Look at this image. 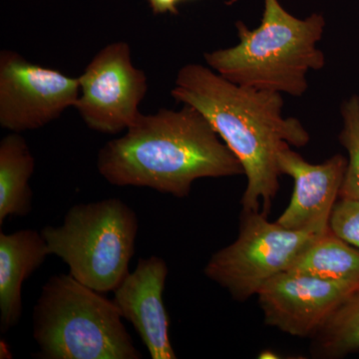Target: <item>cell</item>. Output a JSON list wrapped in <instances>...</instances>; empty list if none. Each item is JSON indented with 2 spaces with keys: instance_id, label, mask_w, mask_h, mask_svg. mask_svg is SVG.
<instances>
[{
  "instance_id": "9a60e30c",
  "label": "cell",
  "mask_w": 359,
  "mask_h": 359,
  "mask_svg": "<svg viewBox=\"0 0 359 359\" xmlns=\"http://www.w3.org/2000/svg\"><path fill=\"white\" fill-rule=\"evenodd\" d=\"M316 335L323 355L337 358L359 349V287Z\"/></svg>"
},
{
  "instance_id": "ba28073f",
  "label": "cell",
  "mask_w": 359,
  "mask_h": 359,
  "mask_svg": "<svg viewBox=\"0 0 359 359\" xmlns=\"http://www.w3.org/2000/svg\"><path fill=\"white\" fill-rule=\"evenodd\" d=\"M79 79L0 52V125L14 133L41 128L75 107Z\"/></svg>"
},
{
  "instance_id": "5bb4252c",
  "label": "cell",
  "mask_w": 359,
  "mask_h": 359,
  "mask_svg": "<svg viewBox=\"0 0 359 359\" xmlns=\"http://www.w3.org/2000/svg\"><path fill=\"white\" fill-rule=\"evenodd\" d=\"M287 271L359 283V249L328 230Z\"/></svg>"
},
{
  "instance_id": "7c38bea8",
  "label": "cell",
  "mask_w": 359,
  "mask_h": 359,
  "mask_svg": "<svg viewBox=\"0 0 359 359\" xmlns=\"http://www.w3.org/2000/svg\"><path fill=\"white\" fill-rule=\"evenodd\" d=\"M41 233L21 230L0 233V325L6 332L22 314V285L49 256Z\"/></svg>"
},
{
  "instance_id": "4fadbf2b",
  "label": "cell",
  "mask_w": 359,
  "mask_h": 359,
  "mask_svg": "<svg viewBox=\"0 0 359 359\" xmlns=\"http://www.w3.org/2000/svg\"><path fill=\"white\" fill-rule=\"evenodd\" d=\"M35 160L20 133L7 135L0 142V224L7 217L27 216L32 210L29 181Z\"/></svg>"
},
{
  "instance_id": "ac0fdd59",
  "label": "cell",
  "mask_w": 359,
  "mask_h": 359,
  "mask_svg": "<svg viewBox=\"0 0 359 359\" xmlns=\"http://www.w3.org/2000/svg\"><path fill=\"white\" fill-rule=\"evenodd\" d=\"M183 0H148L153 13L155 14L178 13L177 6Z\"/></svg>"
},
{
  "instance_id": "8fae6325",
  "label": "cell",
  "mask_w": 359,
  "mask_h": 359,
  "mask_svg": "<svg viewBox=\"0 0 359 359\" xmlns=\"http://www.w3.org/2000/svg\"><path fill=\"white\" fill-rule=\"evenodd\" d=\"M167 276L164 259L156 256L140 259L133 273L114 290L113 302L122 318L133 325L153 359L177 358L163 302Z\"/></svg>"
},
{
  "instance_id": "2e32d148",
  "label": "cell",
  "mask_w": 359,
  "mask_h": 359,
  "mask_svg": "<svg viewBox=\"0 0 359 359\" xmlns=\"http://www.w3.org/2000/svg\"><path fill=\"white\" fill-rule=\"evenodd\" d=\"M344 121L339 142L348 154L340 199L359 201V96L346 99L341 105Z\"/></svg>"
},
{
  "instance_id": "3957f363",
  "label": "cell",
  "mask_w": 359,
  "mask_h": 359,
  "mask_svg": "<svg viewBox=\"0 0 359 359\" xmlns=\"http://www.w3.org/2000/svg\"><path fill=\"white\" fill-rule=\"evenodd\" d=\"M263 20L250 29L236 23L240 42L205 53L207 65L233 83L302 97L308 91L309 72L323 69L325 53L318 47L325 20L313 13L299 20L278 0H264Z\"/></svg>"
},
{
  "instance_id": "6da1fadb",
  "label": "cell",
  "mask_w": 359,
  "mask_h": 359,
  "mask_svg": "<svg viewBox=\"0 0 359 359\" xmlns=\"http://www.w3.org/2000/svg\"><path fill=\"white\" fill-rule=\"evenodd\" d=\"M171 94L199 111L240 161L248 181L243 212L269 216L282 176L278 154L311 140L299 119L283 117V94L233 83L193 63L180 69Z\"/></svg>"
},
{
  "instance_id": "7a4b0ae2",
  "label": "cell",
  "mask_w": 359,
  "mask_h": 359,
  "mask_svg": "<svg viewBox=\"0 0 359 359\" xmlns=\"http://www.w3.org/2000/svg\"><path fill=\"white\" fill-rule=\"evenodd\" d=\"M99 173L111 185L142 187L177 198L196 180L244 174L209 121L192 106L141 114L124 136L99 151Z\"/></svg>"
},
{
  "instance_id": "8992f818",
  "label": "cell",
  "mask_w": 359,
  "mask_h": 359,
  "mask_svg": "<svg viewBox=\"0 0 359 359\" xmlns=\"http://www.w3.org/2000/svg\"><path fill=\"white\" fill-rule=\"evenodd\" d=\"M323 233L290 230L271 223L261 212H243L237 240L212 255L205 275L233 299L245 301L273 276L287 271Z\"/></svg>"
},
{
  "instance_id": "d6986e66",
  "label": "cell",
  "mask_w": 359,
  "mask_h": 359,
  "mask_svg": "<svg viewBox=\"0 0 359 359\" xmlns=\"http://www.w3.org/2000/svg\"><path fill=\"white\" fill-rule=\"evenodd\" d=\"M183 1H185V0H183Z\"/></svg>"
},
{
  "instance_id": "5b68a950",
  "label": "cell",
  "mask_w": 359,
  "mask_h": 359,
  "mask_svg": "<svg viewBox=\"0 0 359 359\" xmlns=\"http://www.w3.org/2000/svg\"><path fill=\"white\" fill-rule=\"evenodd\" d=\"M139 230L136 212L117 198L70 208L61 226L41 230L50 255L78 282L100 294L114 292L129 275Z\"/></svg>"
},
{
  "instance_id": "52a82bcc",
  "label": "cell",
  "mask_w": 359,
  "mask_h": 359,
  "mask_svg": "<svg viewBox=\"0 0 359 359\" xmlns=\"http://www.w3.org/2000/svg\"><path fill=\"white\" fill-rule=\"evenodd\" d=\"M78 79L80 95L74 108L90 129L117 134L140 117L148 79L135 67L126 42H112L101 49Z\"/></svg>"
},
{
  "instance_id": "277c9868",
  "label": "cell",
  "mask_w": 359,
  "mask_h": 359,
  "mask_svg": "<svg viewBox=\"0 0 359 359\" xmlns=\"http://www.w3.org/2000/svg\"><path fill=\"white\" fill-rule=\"evenodd\" d=\"M33 337L44 359H140L113 301L72 276H52L33 311Z\"/></svg>"
},
{
  "instance_id": "30bf717a",
  "label": "cell",
  "mask_w": 359,
  "mask_h": 359,
  "mask_svg": "<svg viewBox=\"0 0 359 359\" xmlns=\"http://www.w3.org/2000/svg\"><path fill=\"white\" fill-rule=\"evenodd\" d=\"M278 162L280 173L294 179V189L276 223L290 230H330V217L346 174V158L337 154L321 164H311L287 147L278 154Z\"/></svg>"
},
{
  "instance_id": "e0dca14e",
  "label": "cell",
  "mask_w": 359,
  "mask_h": 359,
  "mask_svg": "<svg viewBox=\"0 0 359 359\" xmlns=\"http://www.w3.org/2000/svg\"><path fill=\"white\" fill-rule=\"evenodd\" d=\"M334 235L359 249V201L340 199L330 219Z\"/></svg>"
},
{
  "instance_id": "9c48e42d",
  "label": "cell",
  "mask_w": 359,
  "mask_h": 359,
  "mask_svg": "<svg viewBox=\"0 0 359 359\" xmlns=\"http://www.w3.org/2000/svg\"><path fill=\"white\" fill-rule=\"evenodd\" d=\"M359 283L278 273L257 292L266 325L294 337L316 335Z\"/></svg>"
}]
</instances>
